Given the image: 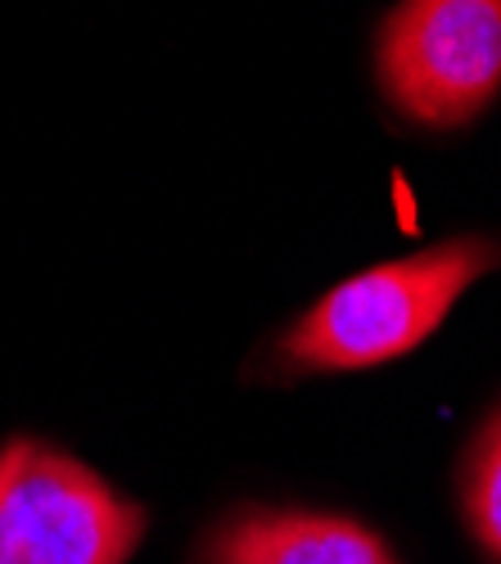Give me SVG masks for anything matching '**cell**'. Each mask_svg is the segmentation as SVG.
<instances>
[{
	"instance_id": "6da1fadb",
	"label": "cell",
	"mask_w": 501,
	"mask_h": 564,
	"mask_svg": "<svg viewBox=\"0 0 501 564\" xmlns=\"http://www.w3.org/2000/svg\"><path fill=\"white\" fill-rule=\"evenodd\" d=\"M501 267V240L457 235L434 249L367 267L316 299L276 348L294 375L371 370L416 352L475 280Z\"/></svg>"
},
{
	"instance_id": "7a4b0ae2",
	"label": "cell",
	"mask_w": 501,
	"mask_h": 564,
	"mask_svg": "<svg viewBox=\"0 0 501 564\" xmlns=\"http://www.w3.org/2000/svg\"><path fill=\"white\" fill-rule=\"evenodd\" d=\"M145 529V506L77 456L41 438L0 447V564H127Z\"/></svg>"
},
{
	"instance_id": "3957f363",
	"label": "cell",
	"mask_w": 501,
	"mask_h": 564,
	"mask_svg": "<svg viewBox=\"0 0 501 564\" xmlns=\"http://www.w3.org/2000/svg\"><path fill=\"white\" fill-rule=\"evenodd\" d=\"M375 73L402 118L434 131L475 122L501 90V0H397Z\"/></svg>"
},
{
	"instance_id": "277c9868",
	"label": "cell",
	"mask_w": 501,
	"mask_h": 564,
	"mask_svg": "<svg viewBox=\"0 0 501 564\" xmlns=\"http://www.w3.org/2000/svg\"><path fill=\"white\" fill-rule=\"evenodd\" d=\"M195 564H397L357 520L316 510H240L217 524Z\"/></svg>"
},
{
	"instance_id": "5b68a950",
	"label": "cell",
	"mask_w": 501,
	"mask_h": 564,
	"mask_svg": "<svg viewBox=\"0 0 501 564\" xmlns=\"http://www.w3.org/2000/svg\"><path fill=\"white\" fill-rule=\"evenodd\" d=\"M461 501H466L470 533L501 564V406L488 415V425L479 430V438L466 456Z\"/></svg>"
}]
</instances>
